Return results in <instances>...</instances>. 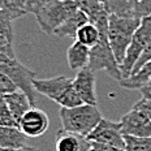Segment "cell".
Instances as JSON below:
<instances>
[{"label":"cell","instance_id":"cell-22","mask_svg":"<svg viewBox=\"0 0 151 151\" xmlns=\"http://www.w3.org/2000/svg\"><path fill=\"white\" fill-rule=\"evenodd\" d=\"M0 127L4 128H18V121L14 119L5 100L0 98Z\"/></svg>","mask_w":151,"mask_h":151},{"label":"cell","instance_id":"cell-25","mask_svg":"<svg viewBox=\"0 0 151 151\" xmlns=\"http://www.w3.org/2000/svg\"><path fill=\"white\" fill-rule=\"evenodd\" d=\"M134 16L137 18L151 16V0H138L134 8Z\"/></svg>","mask_w":151,"mask_h":151},{"label":"cell","instance_id":"cell-7","mask_svg":"<svg viewBox=\"0 0 151 151\" xmlns=\"http://www.w3.org/2000/svg\"><path fill=\"white\" fill-rule=\"evenodd\" d=\"M151 39V16L141 18V24L138 26L133 35V39L130 42L127 55L124 58V61L120 64L122 78H128L132 76V72L134 69V65L139 60L141 55L146 50Z\"/></svg>","mask_w":151,"mask_h":151},{"label":"cell","instance_id":"cell-33","mask_svg":"<svg viewBox=\"0 0 151 151\" xmlns=\"http://www.w3.org/2000/svg\"><path fill=\"white\" fill-rule=\"evenodd\" d=\"M134 1H136V3H137V1H138V0H134Z\"/></svg>","mask_w":151,"mask_h":151},{"label":"cell","instance_id":"cell-14","mask_svg":"<svg viewBox=\"0 0 151 151\" xmlns=\"http://www.w3.org/2000/svg\"><path fill=\"white\" fill-rule=\"evenodd\" d=\"M3 99L5 100V103L8 104L11 112L13 113L14 119L17 121H20V119L29 111L30 108H33L30 99L27 98V95L21 90H17L14 93H11L8 95L3 96Z\"/></svg>","mask_w":151,"mask_h":151},{"label":"cell","instance_id":"cell-5","mask_svg":"<svg viewBox=\"0 0 151 151\" xmlns=\"http://www.w3.org/2000/svg\"><path fill=\"white\" fill-rule=\"evenodd\" d=\"M78 9V4L74 0H50L35 14V20L43 33L53 34Z\"/></svg>","mask_w":151,"mask_h":151},{"label":"cell","instance_id":"cell-27","mask_svg":"<svg viewBox=\"0 0 151 151\" xmlns=\"http://www.w3.org/2000/svg\"><path fill=\"white\" fill-rule=\"evenodd\" d=\"M133 107L134 108H137V109H139V111H142L145 115H146L147 117L151 120V98L150 99L149 98L139 99Z\"/></svg>","mask_w":151,"mask_h":151},{"label":"cell","instance_id":"cell-10","mask_svg":"<svg viewBox=\"0 0 151 151\" xmlns=\"http://www.w3.org/2000/svg\"><path fill=\"white\" fill-rule=\"evenodd\" d=\"M50 120L46 112L39 108H30L18 121V129L27 138H38L47 132Z\"/></svg>","mask_w":151,"mask_h":151},{"label":"cell","instance_id":"cell-21","mask_svg":"<svg viewBox=\"0 0 151 151\" xmlns=\"http://www.w3.org/2000/svg\"><path fill=\"white\" fill-rule=\"evenodd\" d=\"M125 138V151H151V137L138 138L124 136Z\"/></svg>","mask_w":151,"mask_h":151},{"label":"cell","instance_id":"cell-19","mask_svg":"<svg viewBox=\"0 0 151 151\" xmlns=\"http://www.w3.org/2000/svg\"><path fill=\"white\" fill-rule=\"evenodd\" d=\"M99 29L95 26L94 24L87 22L85 24L80 30L77 31V35H76V40H78L80 43L87 46L89 48L94 47L98 43L99 40Z\"/></svg>","mask_w":151,"mask_h":151},{"label":"cell","instance_id":"cell-28","mask_svg":"<svg viewBox=\"0 0 151 151\" xmlns=\"http://www.w3.org/2000/svg\"><path fill=\"white\" fill-rule=\"evenodd\" d=\"M50 0H26V5L29 9V13H33L35 16L38 12L42 9L43 5H46Z\"/></svg>","mask_w":151,"mask_h":151},{"label":"cell","instance_id":"cell-26","mask_svg":"<svg viewBox=\"0 0 151 151\" xmlns=\"http://www.w3.org/2000/svg\"><path fill=\"white\" fill-rule=\"evenodd\" d=\"M150 60H151V39H150L149 45H147V47H146V50H145L143 53L141 55L139 60H138V61H137V64L134 65V69H133V72H132V74H136L137 72L139 70V69L142 68L147 61H150Z\"/></svg>","mask_w":151,"mask_h":151},{"label":"cell","instance_id":"cell-6","mask_svg":"<svg viewBox=\"0 0 151 151\" xmlns=\"http://www.w3.org/2000/svg\"><path fill=\"white\" fill-rule=\"evenodd\" d=\"M0 72L4 73L11 81L17 86L18 90L24 91L30 99L33 107H35V89H34L33 80L35 78V73L22 65L16 59V56H9L5 53H0Z\"/></svg>","mask_w":151,"mask_h":151},{"label":"cell","instance_id":"cell-9","mask_svg":"<svg viewBox=\"0 0 151 151\" xmlns=\"http://www.w3.org/2000/svg\"><path fill=\"white\" fill-rule=\"evenodd\" d=\"M121 132L124 136L149 138L151 137V120L137 108H132L120 120Z\"/></svg>","mask_w":151,"mask_h":151},{"label":"cell","instance_id":"cell-24","mask_svg":"<svg viewBox=\"0 0 151 151\" xmlns=\"http://www.w3.org/2000/svg\"><path fill=\"white\" fill-rule=\"evenodd\" d=\"M17 90V86L12 82L11 78H8L4 73L0 72V98H3V96L8 95L11 93H14Z\"/></svg>","mask_w":151,"mask_h":151},{"label":"cell","instance_id":"cell-12","mask_svg":"<svg viewBox=\"0 0 151 151\" xmlns=\"http://www.w3.org/2000/svg\"><path fill=\"white\" fill-rule=\"evenodd\" d=\"M55 147L56 151H90L91 141L87 137L60 129L56 133Z\"/></svg>","mask_w":151,"mask_h":151},{"label":"cell","instance_id":"cell-8","mask_svg":"<svg viewBox=\"0 0 151 151\" xmlns=\"http://www.w3.org/2000/svg\"><path fill=\"white\" fill-rule=\"evenodd\" d=\"M87 139L125 150V138L121 132L120 121L115 122L108 119H102L96 128L87 136Z\"/></svg>","mask_w":151,"mask_h":151},{"label":"cell","instance_id":"cell-4","mask_svg":"<svg viewBox=\"0 0 151 151\" xmlns=\"http://www.w3.org/2000/svg\"><path fill=\"white\" fill-rule=\"evenodd\" d=\"M139 24L141 18L137 17H108V40L119 64L124 61L127 51Z\"/></svg>","mask_w":151,"mask_h":151},{"label":"cell","instance_id":"cell-30","mask_svg":"<svg viewBox=\"0 0 151 151\" xmlns=\"http://www.w3.org/2000/svg\"><path fill=\"white\" fill-rule=\"evenodd\" d=\"M90 151H125V150L117 149V147H112V146H107V145L98 143V142H91Z\"/></svg>","mask_w":151,"mask_h":151},{"label":"cell","instance_id":"cell-15","mask_svg":"<svg viewBox=\"0 0 151 151\" xmlns=\"http://www.w3.org/2000/svg\"><path fill=\"white\" fill-rule=\"evenodd\" d=\"M87 22H90L89 17L86 16L85 12H82L81 9H78L74 14H72L64 24L60 25L58 29L53 31V34L58 37H72V38L74 37L76 38L77 31Z\"/></svg>","mask_w":151,"mask_h":151},{"label":"cell","instance_id":"cell-31","mask_svg":"<svg viewBox=\"0 0 151 151\" xmlns=\"http://www.w3.org/2000/svg\"><path fill=\"white\" fill-rule=\"evenodd\" d=\"M138 91L141 93V95H142V98H151V78L149 81H146L142 86L138 89Z\"/></svg>","mask_w":151,"mask_h":151},{"label":"cell","instance_id":"cell-1","mask_svg":"<svg viewBox=\"0 0 151 151\" xmlns=\"http://www.w3.org/2000/svg\"><path fill=\"white\" fill-rule=\"evenodd\" d=\"M95 26L99 29L100 35L98 43L90 48V60L87 67L93 72L104 70L109 77L120 82L122 80L120 64L116 60L108 40V18L96 22Z\"/></svg>","mask_w":151,"mask_h":151},{"label":"cell","instance_id":"cell-18","mask_svg":"<svg viewBox=\"0 0 151 151\" xmlns=\"http://www.w3.org/2000/svg\"><path fill=\"white\" fill-rule=\"evenodd\" d=\"M150 78H151V60L147 61L136 74H132L128 78H122L120 81V86H122L127 90H138Z\"/></svg>","mask_w":151,"mask_h":151},{"label":"cell","instance_id":"cell-29","mask_svg":"<svg viewBox=\"0 0 151 151\" xmlns=\"http://www.w3.org/2000/svg\"><path fill=\"white\" fill-rule=\"evenodd\" d=\"M0 53H5V55H9V56H13L14 58V51L12 48V42L5 38L4 35L0 34Z\"/></svg>","mask_w":151,"mask_h":151},{"label":"cell","instance_id":"cell-17","mask_svg":"<svg viewBox=\"0 0 151 151\" xmlns=\"http://www.w3.org/2000/svg\"><path fill=\"white\" fill-rule=\"evenodd\" d=\"M104 11L108 16H120V17H136L134 0H100Z\"/></svg>","mask_w":151,"mask_h":151},{"label":"cell","instance_id":"cell-20","mask_svg":"<svg viewBox=\"0 0 151 151\" xmlns=\"http://www.w3.org/2000/svg\"><path fill=\"white\" fill-rule=\"evenodd\" d=\"M0 8L7 12L12 20L29 13L26 0H0Z\"/></svg>","mask_w":151,"mask_h":151},{"label":"cell","instance_id":"cell-32","mask_svg":"<svg viewBox=\"0 0 151 151\" xmlns=\"http://www.w3.org/2000/svg\"><path fill=\"white\" fill-rule=\"evenodd\" d=\"M0 151H14V150H12V149H1V147H0Z\"/></svg>","mask_w":151,"mask_h":151},{"label":"cell","instance_id":"cell-13","mask_svg":"<svg viewBox=\"0 0 151 151\" xmlns=\"http://www.w3.org/2000/svg\"><path fill=\"white\" fill-rule=\"evenodd\" d=\"M68 65L72 70H81L89 65L90 60V48L87 46L74 40L67 51Z\"/></svg>","mask_w":151,"mask_h":151},{"label":"cell","instance_id":"cell-3","mask_svg":"<svg viewBox=\"0 0 151 151\" xmlns=\"http://www.w3.org/2000/svg\"><path fill=\"white\" fill-rule=\"evenodd\" d=\"M33 85L37 93L56 102L60 107L72 108V107L83 104L81 98L74 90L73 80L65 77V76L43 78V80L34 78Z\"/></svg>","mask_w":151,"mask_h":151},{"label":"cell","instance_id":"cell-23","mask_svg":"<svg viewBox=\"0 0 151 151\" xmlns=\"http://www.w3.org/2000/svg\"><path fill=\"white\" fill-rule=\"evenodd\" d=\"M0 34L4 35L9 42L13 43V29H12V18L5 11L0 8Z\"/></svg>","mask_w":151,"mask_h":151},{"label":"cell","instance_id":"cell-2","mask_svg":"<svg viewBox=\"0 0 151 151\" xmlns=\"http://www.w3.org/2000/svg\"><path fill=\"white\" fill-rule=\"evenodd\" d=\"M59 116L63 127L61 129L83 137L89 136L103 119L98 107L85 103L72 108L61 107Z\"/></svg>","mask_w":151,"mask_h":151},{"label":"cell","instance_id":"cell-16","mask_svg":"<svg viewBox=\"0 0 151 151\" xmlns=\"http://www.w3.org/2000/svg\"><path fill=\"white\" fill-rule=\"evenodd\" d=\"M27 145V137L18 128L0 127V147L17 150Z\"/></svg>","mask_w":151,"mask_h":151},{"label":"cell","instance_id":"cell-11","mask_svg":"<svg viewBox=\"0 0 151 151\" xmlns=\"http://www.w3.org/2000/svg\"><path fill=\"white\" fill-rule=\"evenodd\" d=\"M73 86L82 103L96 106L95 72H93L89 67H85L81 70H78L76 77L73 78Z\"/></svg>","mask_w":151,"mask_h":151}]
</instances>
